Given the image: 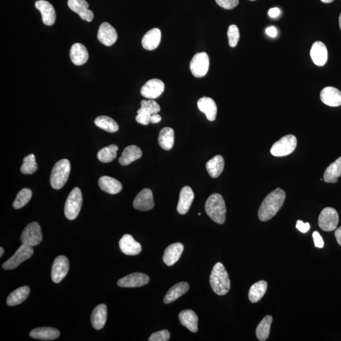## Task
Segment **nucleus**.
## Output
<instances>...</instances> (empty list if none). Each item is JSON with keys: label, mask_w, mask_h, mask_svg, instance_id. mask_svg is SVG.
Here are the masks:
<instances>
[{"label": "nucleus", "mask_w": 341, "mask_h": 341, "mask_svg": "<svg viewBox=\"0 0 341 341\" xmlns=\"http://www.w3.org/2000/svg\"><path fill=\"white\" fill-rule=\"evenodd\" d=\"M286 193L282 189L277 188L265 198L259 210V218L262 221H267L274 217L284 204Z\"/></svg>", "instance_id": "1"}, {"label": "nucleus", "mask_w": 341, "mask_h": 341, "mask_svg": "<svg viewBox=\"0 0 341 341\" xmlns=\"http://www.w3.org/2000/svg\"><path fill=\"white\" fill-rule=\"evenodd\" d=\"M210 283L212 290L217 295L222 296L229 292L231 282L226 270L221 262L217 263L210 275Z\"/></svg>", "instance_id": "2"}, {"label": "nucleus", "mask_w": 341, "mask_h": 341, "mask_svg": "<svg viewBox=\"0 0 341 341\" xmlns=\"http://www.w3.org/2000/svg\"><path fill=\"white\" fill-rule=\"evenodd\" d=\"M205 209L207 214L211 217L212 221L217 224H224L225 221L226 207L221 195L214 193L209 196L205 205Z\"/></svg>", "instance_id": "3"}, {"label": "nucleus", "mask_w": 341, "mask_h": 341, "mask_svg": "<svg viewBox=\"0 0 341 341\" xmlns=\"http://www.w3.org/2000/svg\"><path fill=\"white\" fill-rule=\"evenodd\" d=\"M71 166L68 159H62L55 164L52 169L50 183L52 188L60 190L65 185L69 177Z\"/></svg>", "instance_id": "4"}, {"label": "nucleus", "mask_w": 341, "mask_h": 341, "mask_svg": "<svg viewBox=\"0 0 341 341\" xmlns=\"http://www.w3.org/2000/svg\"><path fill=\"white\" fill-rule=\"evenodd\" d=\"M83 198L80 189L78 187L73 188L68 196L65 205V215L69 220L77 218L82 208Z\"/></svg>", "instance_id": "5"}, {"label": "nucleus", "mask_w": 341, "mask_h": 341, "mask_svg": "<svg viewBox=\"0 0 341 341\" xmlns=\"http://www.w3.org/2000/svg\"><path fill=\"white\" fill-rule=\"evenodd\" d=\"M297 146V138L293 135L283 136L273 144L271 153L275 157H284L293 153Z\"/></svg>", "instance_id": "6"}, {"label": "nucleus", "mask_w": 341, "mask_h": 341, "mask_svg": "<svg viewBox=\"0 0 341 341\" xmlns=\"http://www.w3.org/2000/svg\"><path fill=\"white\" fill-rule=\"evenodd\" d=\"M20 240L22 244L32 247L40 244L43 240V234L40 225L37 222L29 224L23 231Z\"/></svg>", "instance_id": "7"}, {"label": "nucleus", "mask_w": 341, "mask_h": 341, "mask_svg": "<svg viewBox=\"0 0 341 341\" xmlns=\"http://www.w3.org/2000/svg\"><path fill=\"white\" fill-rule=\"evenodd\" d=\"M33 254L34 250L32 246L22 244L18 248L14 255L3 264V268L5 270H12L17 268L23 262L30 259L33 255Z\"/></svg>", "instance_id": "8"}, {"label": "nucleus", "mask_w": 341, "mask_h": 341, "mask_svg": "<svg viewBox=\"0 0 341 341\" xmlns=\"http://www.w3.org/2000/svg\"><path fill=\"white\" fill-rule=\"evenodd\" d=\"M339 223V216L336 210L326 207L322 210L319 217V225L325 232H332L336 229Z\"/></svg>", "instance_id": "9"}, {"label": "nucleus", "mask_w": 341, "mask_h": 341, "mask_svg": "<svg viewBox=\"0 0 341 341\" xmlns=\"http://www.w3.org/2000/svg\"><path fill=\"white\" fill-rule=\"evenodd\" d=\"M209 57L206 52H198L193 57L190 68L194 77L202 78L206 75L209 68Z\"/></svg>", "instance_id": "10"}, {"label": "nucleus", "mask_w": 341, "mask_h": 341, "mask_svg": "<svg viewBox=\"0 0 341 341\" xmlns=\"http://www.w3.org/2000/svg\"><path fill=\"white\" fill-rule=\"evenodd\" d=\"M69 271V261L65 256L60 255L55 259L51 269V279L54 283H59L64 279Z\"/></svg>", "instance_id": "11"}, {"label": "nucleus", "mask_w": 341, "mask_h": 341, "mask_svg": "<svg viewBox=\"0 0 341 341\" xmlns=\"http://www.w3.org/2000/svg\"><path fill=\"white\" fill-rule=\"evenodd\" d=\"M164 83L162 80L153 78L148 81L141 88L140 93L144 98L154 99L159 98L164 91Z\"/></svg>", "instance_id": "12"}, {"label": "nucleus", "mask_w": 341, "mask_h": 341, "mask_svg": "<svg viewBox=\"0 0 341 341\" xmlns=\"http://www.w3.org/2000/svg\"><path fill=\"white\" fill-rule=\"evenodd\" d=\"M133 207L141 211H148L154 207L153 191L150 189L145 188L136 196L133 201Z\"/></svg>", "instance_id": "13"}, {"label": "nucleus", "mask_w": 341, "mask_h": 341, "mask_svg": "<svg viewBox=\"0 0 341 341\" xmlns=\"http://www.w3.org/2000/svg\"><path fill=\"white\" fill-rule=\"evenodd\" d=\"M150 278L143 273L135 272L122 278L118 281V285L122 288H137L148 285Z\"/></svg>", "instance_id": "14"}, {"label": "nucleus", "mask_w": 341, "mask_h": 341, "mask_svg": "<svg viewBox=\"0 0 341 341\" xmlns=\"http://www.w3.org/2000/svg\"><path fill=\"white\" fill-rule=\"evenodd\" d=\"M98 39L105 46L113 45L118 39L117 31L109 23L103 22L99 28Z\"/></svg>", "instance_id": "15"}, {"label": "nucleus", "mask_w": 341, "mask_h": 341, "mask_svg": "<svg viewBox=\"0 0 341 341\" xmlns=\"http://www.w3.org/2000/svg\"><path fill=\"white\" fill-rule=\"evenodd\" d=\"M35 7L41 12L44 24L48 26L54 24L56 20V12L50 3L45 0H39L36 2Z\"/></svg>", "instance_id": "16"}, {"label": "nucleus", "mask_w": 341, "mask_h": 341, "mask_svg": "<svg viewBox=\"0 0 341 341\" xmlns=\"http://www.w3.org/2000/svg\"><path fill=\"white\" fill-rule=\"evenodd\" d=\"M68 6L82 20L88 22L93 20V12L89 9V5L86 0H68Z\"/></svg>", "instance_id": "17"}, {"label": "nucleus", "mask_w": 341, "mask_h": 341, "mask_svg": "<svg viewBox=\"0 0 341 341\" xmlns=\"http://www.w3.org/2000/svg\"><path fill=\"white\" fill-rule=\"evenodd\" d=\"M119 245L121 251L125 255L134 256L138 255L141 251L140 244L130 235L123 236L120 240Z\"/></svg>", "instance_id": "18"}, {"label": "nucleus", "mask_w": 341, "mask_h": 341, "mask_svg": "<svg viewBox=\"0 0 341 341\" xmlns=\"http://www.w3.org/2000/svg\"><path fill=\"white\" fill-rule=\"evenodd\" d=\"M312 61L319 67H323L327 62L328 51L326 46L321 41L313 44L310 50Z\"/></svg>", "instance_id": "19"}, {"label": "nucleus", "mask_w": 341, "mask_h": 341, "mask_svg": "<svg viewBox=\"0 0 341 341\" xmlns=\"http://www.w3.org/2000/svg\"><path fill=\"white\" fill-rule=\"evenodd\" d=\"M194 199V193L190 187H183L180 191L179 201L177 206L178 213L184 215L190 209Z\"/></svg>", "instance_id": "20"}, {"label": "nucleus", "mask_w": 341, "mask_h": 341, "mask_svg": "<svg viewBox=\"0 0 341 341\" xmlns=\"http://www.w3.org/2000/svg\"><path fill=\"white\" fill-rule=\"evenodd\" d=\"M321 99L327 106H339L341 105V92L333 87H327L321 91Z\"/></svg>", "instance_id": "21"}, {"label": "nucleus", "mask_w": 341, "mask_h": 341, "mask_svg": "<svg viewBox=\"0 0 341 341\" xmlns=\"http://www.w3.org/2000/svg\"><path fill=\"white\" fill-rule=\"evenodd\" d=\"M184 250V246L181 243L172 244L164 251L163 261L167 266H172L178 261Z\"/></svg>", "instance_id": "22"}, {"label": "nucleus", "mask_w": 341, "mask_h": 341, "mask_svg": "<svg viewBox=\"0 0 341 341\" xmlns=\"http://www.w3.org/2000/svg\"><path fill=\"white\" fill-rule=\"evenodd\" d=\"M197 106L199 110L206 115L207 120L210 122L216 120L217 108L213 99L208 97H203L198 101Z\"/></svg>", "instance_id": "23"}, {"label": "nucleus", "mask_w": 341, "mask_h": 341, "mask_svg": "<svg viewBox=\"0 0 341 341\" xmlns=\"http://www.w3.org/2000/svg\"><path fill=\"white\" fill-rule=\"evenodd\" d=\"M161 41V30L158 28H154L144 35L141 40V44L146 50L152 51L159 46Z\"/></svg>", "instance_id": "24"}, {"label": "nucleus", "mask_w": 341, "mask_h": 341, "mask_svg": "<svg viewBox=\"0 0 341 341\" xmlns=\"http://www.w3.org/2000/svg\"><path fill=\"white\" fill-rule=\"evenodd\" d=\"M70 57L73 64L80 66L88 62L89 52L83 44L75 43L71 47Z\"/></svg>", "instance_id": "25"}, {"label": "nucleus", "mask_w": 341, "mask_h": 341, "mask_svg": "<svg viewBox=\"0 0 341 341\" xmlns=\"http://www.w3.org/2000/svg\"><path fill=\"white\" fill-rule=\"evenodd\" d=\"M98 183L102 191L111 195L120 193L123 188L122 183L119 180L107 176L99 178Z\"/></svg>", "instance_id": "26"}, {"label": "nucleus", "mask_w": 341, "mask_h": 341, "mask_svg": "<svg viewBox=\"0 0 341 341\" xmlns=\"http://www.w3.org/2000/svg\"><path fill=\"white\" fill-rule=\"evenodd\" d=\"M143 156V151L138 146L132 145L127 147L120 157L119 163L122 166H127L140 159Z\"/></svg>", "instance_id": "27"}, {"label": "nucleus", "mask_w": 341, "mask_h": 341, "mask_svg": "<svg viewBox=\"0 0 341 341\" xmlns=\"http://www.w3.org/2000/svg\"><path fill=\"white\" fill-rule=\"evenodd\" d=\"M107 320V306L101 304L94 309L91 316V323L94 329L101 330L106 324Z\"/></svg>", "instance_id": "28"}, {"label": "nucleus", "mask_w": 341, "mask_h": 341, "mask_svg": "<svg viewBox=\"0 0 341 341\" xmlns=\"http://www.w3.org/2000/svg\"><path fill=\"white\" fill-rule=\"evenodd\" d=\"M180 323L187 327L191 332H196L198 330V317L195 312L191 309L181 311L179 314Z\"/></svg>", "instance_id": "29"}, {"label": "nucleus", "mask_w": 341, "mask_h": 341, "mask_svg": "<svg viewBox=\"0 0 341 341\" xmlns=\"http://www.w3.org/2000/svg\"><path fill=\"white\" fill-rule=\"evenodd\" d=\"M59 330L52 327H39L34 329L30 332V336L34 339L51 340L56 339L60 336Z\"/></svg>", "instance_id": "30"}, {"label": "nucleus", "mask_w": 341, "mask_h": 341, "mask_svg": "<svg viewBox=\"0 0 341 341\" xmlns=\"http://www.w3.org/2000/svg\"><path fill=\"white\" fill-rule=\"evenodd\" d=\"M190 286L186 282H181L177 283V285L173 286L172 288L164 296V302L166 304H169L177 300L189 290Z\"/></svg>", "instance_id": "31"}, {"label": "nucleus", "mask_w": 341, "mask_h": 341, "mask_svg": "<svg viewBox=\"0 0 341 341\" xmlns=\"http://www.w3.org/2000/svg\"><path fill=\"white\" fill-rule=\"evenodd\" d=\"M224 158L220 155H217L210 159L206 164L207 172L212 178H217L221 175L224 168Z\"/></svg>", "instance_id": "32"}, {"label": "nucleus", "mask_w": 341, "mask_h": 341, "mask_svg": "<svg viewBox=\"0 0 341 341\" xmlns=\"http://www.w3.org/2000/svg\"><path fill=\"white\" fill-rule=\"evenodd\" d=\"M30 293V288L28 287H23L18 288L13 291L8 296L7 300V305L9 306H16L20 305L28 298Z\"/></svg>", "instance_id": "33"}, {"label": "nucleus", "mask_w": 341, "mask_h": 341, "mask_svg": "<svg viewBox=\"0 0 341 341\" xmlns=\"http://www.w3.org/2000/svg\"><path fill=\"white\" fill-rule=\"evenodd\" d=\"M158 141L160 146L164 150L169 151L175 143L174 130L170 127H165L160 131Z\"/></svg>", "instance_id": "34"}, {"label": "nucleus", "mask_w": 341, "mask_h": 341, "mask_svg": "<svg viewBox=\"0 0 341 341\" xmlns=\"http://www.w3.org/2000/svg\"><path fill=\"white\" fill-rule=\"evenodd\" d=\"M340 177H341V156L327 167L324 173V180L326 183H334L337 182L338 178Z\"/></svg>", "instance_id": "35"}, {"label": "nucleus", "mask_w": 341, "mask_h": 341, "mask_svg": "<svg viewBox=\"0 0 341 341\" xmlns=\"http://www.w3.org/2000/svg\"><path fill=\"white\" fill-rule=\"evenodd\" d=\"M267 286L265 280H260L251 286L248 293L249 300L251 303H255L261 300L266 293Z\"/></svg>", "instance_id": "36"}, {"label": "nucleus", "mask_w": 341, "mask_h": 341, "mask_svg": "<svg viewBox=\"0 0 341 341\" xmlns=\"http://www.w3.org/2000/svg\"><path fill=\"white\" fill-rule=\"evenodd\" d=\"M272 320L271 316H267L260 322L256 329L257 337L259 340L265 341L268 339Z\"/></svg>", "instance_id": "37"}, {"label": "nucleus", "mask_w": 341, "mask_h": 341, "mask_svg": "<svg viewBox=\"0 0 341 341\" xmlns=\"http://www.w3.org/2000/svg\"><path fill=\"white\" fill-rule=\"evenodd\" d=\"M94 123L99 128L107 132L114 133L119 130V126L115 121L107 116H100L96 118Z\"/></svg>", "instance_id": "38"}, {"label": "nucleus", "mask_w": 341, "mask_h": 341, "mask_svg": "<svg viewBox=\"0 0 341 341\" xmlns=\"http://www.w3.org/2000/svg\"><path fill=\"white\" fill-rule=\"evenodd\" d=\"M118 151H119V147L115 144H112V145L101 149L98 153L99 161L104 162V163L113 161L117 156Z\"/></svg>", "instance_id": "39"}, {"label": "nucleus", "mask_w": 341, "mask_h": 341, "mask_svg": "<svg viewBox=\"0 0 341 341\" xmlns=\"http://www.w3.org/2000/svg\"><path fill=\"white\" fill-rule=\"evenodd\" d=\"M33 192L30 188H23L17 194V197L13 203L15 209H19L29 203L32 198Z\"/></svg>", "instance_id": "40"}, {"label": "nucleus", "mask_w": 341, "mask_h": 341, "mask_svg": "<svg viewBox=\"0 0 341 341\" xmlns=\"http://www.w3.org/2000/svg\"><path fill=\"white\" fill-rule=\"evenodd\" d=\"M38 169L36 157L33 154L28 155L23 159V163L21 166V172L23 175H32Z\"/></svg>", "instance_id": "41"}, {"label": "nucleus", "mask_w": 341, "mask_h": 341, "mask_svg": "<svg viewBox=\"0 0 341 341\" xmlns=\"http://www.w3.org/2000/svg\"><path fill=\"white\" fill-rule=\"evenodd\" d=\"M141 107L139 111L143 112L149 115L158 113L161 111V107L154 99H149L148 101L143 100L140 102Z\"/></svg>", "instance_id": "42"}, {"label": "nucleus", "mask_w": 341, "mask_h": 341, "mask_svg": "<svg viewBox=\"0 0 341 341\" xmlns=\"http://www.w3.org/2000/svg\"><path fill=\"white\" fill-rule=\"evenodd\" d=\"M228 41L232 48H235L237 46L239 40H240V32L237 25H231L228 31Z\"/></svg>", "instance_id": "43"}, {"label": "nucleus", "mask_w": 341, "mask_h": 341, "mask_svg": "<svg viewBox=\"0 0 341 341\" xmlns=\"http://www.w3.org/2000/svg\"><path fill=\"white\" fill-rule=\"evenodd\" d=\"M170 339V333L167 330H162L153 333L149 337V341H167Z\"/></svg>", "instance_id": "44"}, {"label": "nucleus", "mask_w": 341, "mask_h": 341, "mask_svg": "<svg viewBox=\"0 0 341 341\" xmlns=\"http://www.w3.org/2000/svg\"><path fill=\"white\" fill-rule=\"evenodd\" d=\"M216 2L219 6L227 10L234 9L239 4V0H216Z\"/></svg>", "instance_id": "45"}, {"label": "nucleus", "mask_w": 341, "mask_h": 341, "mask_svg": "<svg viewBox=\"0 0 341 341\" xmlns=\"http://www.w3.org/2000/svg\"><path fill=\"white\" fill-rule=\"evenodd\" d=\"M152 115H147L143 112L137 111V115L135 118L136 122L141 125H148L151 123Z\"/></svg>", "instance_id": "46"}, {"label": "nucleus", "mask_w": 341, "mask_h": 341, "mask_svg": "<svg viewBox=\"0 0 341 341\" xmlns=\"http://www.w3.org/2000/svg\"><path fill=\"white\" fill-rule=\"evenodd\" d=\"M312 237H313L315 246H316V247L319 248H322L324 247V240L323 239H322L321 235L319 234V232H314L313 235H312Z\"/></svg>", "instance_id": "47"}, {"label": "nucleus", "mask_w": 341, "mask_h": 341, "mask_svg": "<svg viewBox=\"0 0 341 341\" xmlns=\"http://www.w3.org/2000/svg\"><path fill=\"white\" fill-rule=\"evenodd\" d=\"M296 228L300 232L305 233L308 232L309 228H310V225H309L308 222L304 223L302 221L299 220L297 223H296Z\"/></svg>", "instance_id": "48"}, {"label": "nucleus", "mask_w": 341, "mask_h": 341, "mask_svg": "<svg viewBox=\"0 0 341 341\" xmlns=\"http://www.w3.org/2000/svg\"><path fill=\"white\" fill-rule=\"evenodd\" d=\"M280 11L278 8H272L269 10V15L272 18H275L279 16Z\"/></svg>", "instance_id": "49"}, {"label": "nucleus", "mask_w": 341, "mask_h": 341, "mask_svg": "<svg viewBox=\"0 0 341 341\" xmlns=\"http://www.w3.org/2000/svg\"><path fill=\"white\" fill-rule=\"evenodd\" d=\"M266 33L267 35L271 37V38H275L277 36V31L274 27H270L267 29Z\"/></svg>", "instance_id": "50"}, {"label": "nucleus", "mask_w": 341, "mask_h": 341, "mask_svg": "<svg viewBox=\"0 0 341 341\" xmlns=\"http://www.w3.org/2000/svg\"><path fill=\"white\" fill-rule=\"evenodd\" d=\"M161 121V117L158 113H156L152 115L151 117V123L153 124L158 123Z\"/></svg>", "instance_id": "51"}, {"label": "nucleus", "mask_w": 341, "mask_h": 341, "mask_svg": "<svg viewBox=\"0 0 341 341\" xmlns=\"http://www.w3.org/2000/svg\"><path fill=\"white\" fill-rule=\"evenodd\" d=\"M335 237L336 238L338 244L341 246V227L338 228L335 232Z\"/></svg>", "instance_id": "52"}, {"label": "nucleus", "mask_w": 341, "mask_h": 341, "mask_svg": "<svg viewBox=\"0 0 341 341\" xmlns=\"http://www.w3.org/2000/svg\"><path fill=\"white\" fill-rule=\"evenodd\" d=\"M4 248L2 247L1 246V247H0V257H2L3 255H4Z\"/></svg>", "instance_id": "53"}, {"label": "nucleus", "mask_w": 341, "mask_h": 341, "mask_svg": "<svg viewBox=\"0 0 341 341\" xmlns=\"http://www.w3.org/2000/svg\"><path fill=\"white\" fill-rule=\"evenodd\" d=\"M321 1L325 3V4H330V3H332L334 0H321Z\"/></svg>", "instance_id": "54"}, {"label": "nucleus", "mask_w": 341, "mask_h": 341, "mask_svg": "<svg viewBox=\"0 0 341 341\" xmlns=\"http://www.w3.org/2000/svg\"><path fill=\"white\" fill-rule=\"evenodd\" d=\"M339 26H340V30H341V13H340V16H339Z\"/></svg>", "instance_id": "55"}, {"label": "nucleus", "mask_w": 341, "mask_h": 341, "mask_svg": "<svg viewBox=\"0 0 341 341\" xmlns=\"http://www.w3.org/2000/svg\"><path fill=\"white\" fill-rule=\"evenodd\" d=\"M198 216H201V213H198Z\"/></svg>", "instance_id": "56"}, {"label": "nucleus", "mask_w": 341, "mask_h": 341, "mask_svg": "<svg viewBox=\"0 0 341 341\" xmlns=\"http://www.w3.org/2000/svg\"><path fill=\"white\" fill-rule=\"evenodd\" d=\"M250 1H252V2H253V1H255V0H250Z\"/></svg>", "instance_id": "57"}]
</instances>
